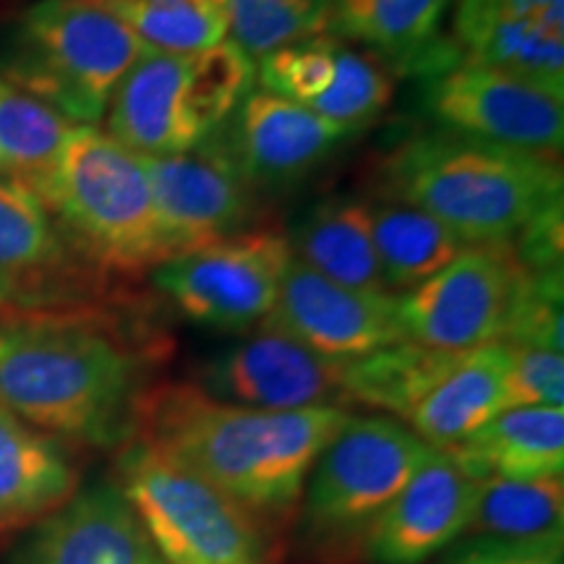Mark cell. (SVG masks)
<instances>
[{"mask_svg":"<svg viewBox=\"0 0 564 564\" xmlns=\"http://www.w3.org/2000/svg\"><path fill=\"white\" fill-rule=\"evenodd\" d=\"M564 356L544 348H514L505 373V411L510 408H562Z\"/></svg>","mask_w":564,"mask_h":564,"instance_id":"cell-33","label":"cell"},{"mask_svg":"<svg viewBox=\"0 0 564 564\" xmlns=\"http://www.w3.org/2000/svg\"><path fill=\"white\" fill-rule=\"evenodd\" d=\"M116 484L162 564L280 562L272 528L139 440L118 449Z\"/></svg>","mask_w":564,"mask_h":564,"instance_id":"cell-8","label":"cell"},{"mask_svg":"<svg viewBox=\"0 0 564 564\" xmlns=\"http://www.w3.org/2000/svg\"><path fill=\"white\" fill-rule=\"evenodd\" d=\"M507 364V343L453 352L449 364L429 384L403 423L434 449H447L463 442L505 411Z\"/></svg>","mask_w":564,"mask_h":564,"instance_id":"cell-21","label":"cell"},{"mask_svg":"<svg viewBox=\"0 0 564 564\" xmlns=\"http://www.w3.org/2000/svg\"><path fill=\"white\" fill-rule=\"evenodd\" d=\"M394 76L398 74L379 55L340 42L333 84L308 105V110L319 112L327 121L364 131L390 108Z\"/></svg>","mask_w":564,"mask_h":564,"instance_id":"cell-29","label":"cell"},{"mask_svg":"<svg viewBox=\"0 0 564 564\" xmlns=\"http://www.w3.org/2000/svg\"><path fill=\"white\" fill-rule=\"evenodd\" d=\"M337 45L327 32L282 45L259 58L257 79L264 91L308 108L333 84Z\"/></svg>","mask_w":564,"mask_h":564,"instance_id":"cell-31","label":"cell"},{"mask_svg":"<svg viewBox=\"0 0 564 564\" xmlns=\"http://www.w3.org/2000/svg\"><path fill=\"white\" fill-rule=\"evenodd\" d=\"M253 82V58L230 37L192 53L150 47L118 84L105 131L139 158L192 152L228 123Z\"/></svg>","mask_w":564,"mask_h":564,"instance_id":"cell-7","label":"cell"},{"mask_svg":"<svg viewBox=\"0 0 564 564\" xmlns=\"http://www.w3.org/2000/svg\"><path fill=\"white\" fill-rule=\"evenodd\" d=\"M74 123L0 76V178L30 186L58 158Z\"/></svg>","mask_w":564,"mask_h":564,"instance_id":"cell-28","label":"cell"},{"mask_svg":"<svg viewBox=\"0 0 564 564\" xmlns=\"http://www.w3.org/2000/svg\"><path fill=\"white\" fill-rule=\"evenodd\" d=\"M262 327L278 329L333 361H358L405 340L398 295L340 285L295 257Z\"/></svg>","mask_w":564,"mask_h":564,"instance_id":"cell-14","label":"cell"},{"mask_svg":"<svg viewBox=\"0 0 564 564\" xmlns=\"http://www.w3.org/2000/svg\"><path fill=\"white\" fill-rule=\"evenodd\" d=\"M429 453L398 419L350 415L303 486L293 520L301 552L314 564L364 562L373 525Z\"/></svg>","mask_w":564,"mask_h":564,"instance_id":"cell-5","label":"cell"},{"mask_svg":"<svg viewBox=\"0 0 564 564\" xmlns=\"http://www.w3.org/2000/svg\"><path fill=\"white\" fill-rule=\"evenodd\" d=\"M350 415L337 405L262 411L212 398L194 382H154L141 398L133 440L280 535L299 514L316 457Z\"/></svg>","mask_w":564,"mask_h":564,"instance_id":"cell-2","label":"cell"},{"mask_svg":"<svg viewBox=\"0 0 564 564\" xmlns=\"http://www.w3.org/2000/svg\"><path fill=\"white\" fill-rule=\"evenodd\" d=\"M291 259L280 225H251L220 243L167 259L152 270V282L192 322L246 333L272 314Z\"/></svg>","mask_w":564,"mask_h":564,"instance_id":"cell-9","label":"cell"},{"mask_svg":"<svg viewBox=\"0 0 564 564\" xmlns=\"http://www.w3.org/2000/svg\"><path fill=\"white\" fill-rule=\"evenodd\" d=\"M141 160L173 257L220 243L253 225L257 192L217 133L192 152Z\"/></svg>","mask_w":564,"mask_h":564,"instance_id":"cell-13","label":"cell"},{"mask_svg":"<svg viewBox=\"0 0 564 564\" xmlns=\"http://www.w3.org/2000/svg\"><path fill=\"white\" fill-rule=\"evenodd\" d=\"M423 102L444 131L514 150L560 154L564 91L512 70L455 63L429 76Z\"/></svg>","mask_w":564,"mask_h":564,"instance_id":"cell-11","label":"cell"},{"mask_svg":"<svg viewBox=\"0 0 564 564\" xmlns=\"http://www.w3.org/2000/svg\"><path fill=\"white\" fill-rule=\"evenodd\" d=\"M147 51V42L91 0H37L11 34L0 76L68 123L97 126Z\"/></svg>","mask_w":564,"mask_h":564,"instance_id":"cell-6","label":"cell"},{"mask_svg":"<svg viewBox=\"0 0 564 564\" xmlns=\"http://www.w3.org/2000/svg\"><path fill=\"white\" fill-rule=\"evenodd\" d=\"M463 539L541 541L564 539V478H481Z\"/></svg>","mask_w":564,"mask_h":564,"instance_id":"cell-26","label":"cell"},{"mask_svg":"<svg viewBox=\"0 0 564 564\" xmlns=\"http://www.w3.org/2000/svg\"><path fill=\"white\" fill-rule=\"evenodd\" d=\"M0 405L63 444L121 449L133 440L152 371L165 356L160 335L123 333L91 312L6 319Z\"/></svg>","mask_w":564,"mask_h":564,"instance_id":"cell-1","label":"cell"},{"mask_svg":"<svg viewBox=\"0 0 564 564\" xmlns=\"http://www.w3.org/2000/svg\"><path fill=\"white\" fill-rule=\"evenodd\" d=\"M562 230H564V204L546 209L544 215L528 223L510 246L528 272H562Z\"/></svg>","mask_w":564,"mask_h":564,"instance_id":"cell-35","label":"cell"},{"mask_svg":"<svg viewBox=\"0 0 564 564\" xmlns=\"http://www.w3.org/2000/svg\"><path fill=\"white\" fill-rule=\"evenodd\" d=\"M89 272L97 270L66 241L40 196L0 178V322L76 301Z\"/></svg>","mask_w":564,"mask_h":564,"instance_id":"cell-15","label":"cell"},{"mask_svg":"<svg viewBox=\"0 0 564 564\" xmlns=\"http://www.w3.org/2000/svg\"><path fill=\"white\" fill-rule=\"evenodd\" d=\"M470 478H562V408H510L444 449Z\"/></svg>","mask_w":564,"mask_h":564,"instance_id":"cell-23","label":"cell"},{"mask_svg":"<svg viewBox=\"0 0 564 564\" xmlns=\"http://www.w3.org/2000/svg\"><path fill=\"white\" fill-rule=\"evenodd\" d=\"M453 42L463 63L564 91V0H460Z\"/></svg>","mask_w":564,"mask_h":564,"instance_id":"cell-19","label":"cell"},{"mask_svg":"<svg viewBox=\"0 0 564 564\" xmlns=\"http://www.w3.org/2000/svg\"><path fill=\"white\" fill-rule=\"evenodd\" d=\"M293 257L324 278L356 288L387 293L373 249L369 202L356 196H333L314 204L288 232Z\"/></svg>","mask_w":564,"mask_h":564,"instance_id":"cell-24","label":"cell"},{"mask_svg":"<svg viewBox=\"0 0 564 564\" xmlns=\"http://www.w3.org/2000/svg\"><path fill=\"white\" fill-rule=\"evenodd\" d=\"M358 133L272 91L251 89L217 131V139L253 192H278L314 173Z\"/></svg>","mask_w":564,"mask_h":564,"instance_id":"cell-16","label":"cell"},{"mask_svg":"<svg viewBox=\"0 0 564 564\" xmlns=\"http://www.w3.org/2000/svg\"><path fill=\"white\" fill-rule=\"evenodd\" d=\"M562 192L560 154L444 129L405 137L382 173V194L432 215L465 246L510 243L528 223L564 204Z\"/></svg>","mask_w":564,"mask_h":564,"instance_id":"cell-3","label":"cell"},{"mask_svg":"<svg viewBox=\"0 0 564 564\" xmlns=\"http://www.w3.org/2000/svg\"><path fill=\"white\" fill-rule=\"evenodd\" d=\"M345 364L324 358L278 329L262 327L230 345L194 373V384L212 398L262 411H301L337 405L345 398Z\"/></svg>","mask_w":564,"mask_h":564,"instance_id":"cell-12","label":"cell"},{"mask_svg":"<svg viewBox=\"0 0 564 564\" xmlns=\"http://www.w3.org/2000/svg\"><path fill=\"white\" fill-rule=\"evenodd\" d=\"M373 249L387 293H405L434 278L465 249L453 230L413 204L382 194L369 202Z\"/></svg>","mask_w":564,"mask_h":564,"instance_id":"cell-25","label":"cell"},{"mask_svg":"<svg viewBox=\"0 0 564 564\" xmlns=\"http://www.w3.org/2000/svg\"><path fill=\"white\" fill-rule=\"evenodd\" d=\"M333 0H228L230 40L249 58L327 30Z\"/></svg>","mask_w":564,"mask_h":564,"instance_id":"cell-30","label":"cell"},{"mask_svg":"<svg viewBox=\"0 0 564 564\" xmlns=\"http://www.w3.org/2000/svg\"><path fill=\"white\" fill-rule=\"evenodd\" d=\"M476 491L478 478L465 474L444 449L432 447L373 525L364 562L426 564L447 552L468 531Z\"/></svg>","mask_w":564,"mask_h":564,"instance_id":"cell-17","label":"cell"},{"mask_svg":"<svg viewBox=\"0 0 564 564\" xmlns=\"http://www.w3.org/2000/svg\"><path fill=\"white\" fill-rule=\"evenodd\" d=\"M440 564H564V541L520 544V541L465 539Z\"/></svg>","mask_w":564,"mask_h":564,"instance_id":"cell-34","label":"cell"},{"mask_svg":"<svg viewBox=\"0 0 564 564\" xmlns=\"http://www.w3.org/2000/svg\"><path fill=\"white\" fill-rule=\"evenodd\" d=\"M79 486L66 444L0 405V531L34 525Z\"/></svg>","mask_w":564,"mask_h":564,"instance_id":"cell-22","label":"cell"},{"mask_svg":"<svg viewBox=\"0 0 564 564\" xmlns=\"http://www.w3.org/2000/svg\"><path fill=\"white\" fill-rule=\"evenodd\" d=\"M562 272L523 270L499 343L514 345V348H544L562 352Z\"/></svg>","mask_w":564,"mask_h":564,"instance_id":"cell-32","label":"cell"},{"mask_svg":"<svg viewBox=\"0 0 564 564\" xmlns=\"http://www.w3.org/2000/svg\"><path fill=\"white\" fill-rule=\"evenodd\" d=\"M3 335H6V324L0 322V345H3Z\"/></svg>","mask_w":564,"mask_h":564,"instance_id":"cell-36","label":"cell"},{"mask_svg":"<svg viewBox=\"0 0 564 564\" xmlns=\"http://www.w3.org/2000/svg\"><path fill=\"white\" fill-rule=\"evenodd\" d=\"M520 278L510 243L465 246L434 278L398 293L405 340L447 352L499 343Z\"/></svg>","mask_w":564,"mask_h":564,"instance_id":"cell-10","label":"cell"},{"mask_svg":"<svg viewBox=\"0 0 564 564\" xmlns=\"http://www.w3.org/2000/svg\"><path fill=\"white\" fill-rule=\"evenodd\" d=\"M453 0H333L327 34L379 55L394 74H442L460 63L442 24Z\"/></svg>","mask_w":564,"mask_h":564,"instance_id":"cell-20","label":"cell"},{"mask_svg":"<svg viewBox=\"0 0 564 564\" xmlns=\"http://www.w3.org/2000/svg\"><path fill=\"white\" fill-rule=\"evenodd\" d=\"M11 564H162L116 481L79 486L58 510L26 528Z\"/></svg>","mask_w":564,"mask_h":564,"instance_id":"cell-18","label":"cell"},{"mask_svg":"<svg viewBox=\"0 0 564 564\" xmlns=\"http://www.w3.org/2000/svg\"><path fill=\"white\" fill-rule=\"evenodd\" d=\"M26 188L97 272L137 280L173 259L144 160L97 126H74L53 165Z\"/></svg>","mask_w":564,"mask_h":564,"instance_id":"cell-4","label":"cell"},{"mask_svg":"<svg viewBox=\"0 0 564 564\" xmlns=\"http://www.w3.org/2000/svg\"><path fill=\"white\" fill-rule=\"evenodd\" d=\"M154 51L192 53L230 34L228 0H91Z\"/></svg>","mask_w":564,"mask_h":564,"instance_id":"cell-27","label":"cell"}]
</instances>
